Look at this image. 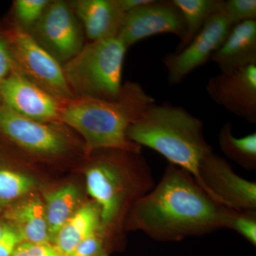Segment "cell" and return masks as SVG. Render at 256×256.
<instances>
[{
	"label": "cell",
	"instance_id": "obj_24",
	"mask_svg": "<svg viewBox=\"0 0 256 256\" xmlns=\"http://www.w3.org/2000/svg\"><path fill=\"white\" fill-rule=\"evenodd\" d=\"M114 250L100 230L84 239L68 256H109Z\"/></svg>",
	"mask_w": 256,
	"mask_h": 256
},
{
	"label": "cell",
	"instance_id": "obj_20",
	"mask_svg": "<svg viewBox=\"0 0 256 256\" xmlns=\"http://www.w3.org/2000/svg\"><path fill=\"white\" fill-rule=\"evenodd\" d=\"M218 140L224 156L244 169L250 171L256 170V132L236 138L234 136L232 122H226L218 132Z\"/></svg>",
	"mask_w": 256,
	"mask_h": 256
},
{
	"label": "cell",
	"instance_id": "obj_22",
	"mask_svg": "<svg viewBox=\"0 0 256 256\" xmlns=\"http://www.w3.org/2000/svg\"><path fill=\"white\" fill-rule=\"evenodd\" d=\"M224 228L234 230L256 246V210H238L228 208L224 220Z\"/></svg>",
	"mask_w": 256,
	"mask_h": 256
},
{
	"label": "cell",
	"instance_id": "obj_7",
	"mask_svg": "<svg viewBox=\"0 0 256 256\" xmlns=\"http://www.w3.org/2000/svg\"><path fill=\"white\" fill-rule=\"evenodd\" d=\"M62 122H45L16 114L0 101V133L34 156L58 158L69 154L73 141Z\"/></svg>",
	"mask_w": 256,
	"mask_h": 256
},
{
	"label": "cell",
	"instance_id": "obj_16",
	"mask_svg": "<svg viewBox=\"0 0 256 256\" xmlns=\"http://www.w3.org/2000/svg\"><path fill=\"white\" fill-rule=\"evenodd\" d=\"M6 223L18 232L23 242L52 244L43 200L26 196L4 210Z\"/></svg>",
	"mask_w": 256,
	"mask_h": 256
},
{
	"label": "cell",
	"instance_id": "obj_6",
	"mask_svg": "<svg viewBox=\"0 0 256 256\" xmlns=\"http://www.w3.org/2000/svg\"><path fill=\"white\" fill-rule=\"evenodd\" d=\"M3 35L9 46L14 68L20 74L62 102L76 98L66 78L63 65L28 32L15 25Z\"/></svg>",
	"mask_w": 256,
	"mask_h": 256
},
{
	"label": "cell",
	"instance_id": "obj_27",
	"mask_svg": "<svg viewBox=\"0 0 256 256\" xmlns=\"http://www.w3.org/2000/svg\"><path fill=\"white\" fill-rule=\"evenodd\" d=\"M4 223V234L0 238V256H12L22 240L13 227Z\"/></svg>",
	"mask_w": 256,
	"mask_h": 256
},
{
	"label": "cell",
	"instance_id": "obj_13",
	"mask_svg": "<svg viewBox=\"0 0 256 256\" xmlns=\"http://www.w3.org/2000/svg\"><path fill=\"white\" fill-rule=\"evenodd\" d=\"M206 92L212 100L228 112L256 124V65L212 77Z\"/></svg>",
	"mask_w": 256,
	"mask_h": 256
},
{
	"label": "cell",
	"instance_id": "obj_4",
	"mask_svg": "<svg viewBox=\"0 0 256 256\" xmlns=\"http://www.w3.org/2000/svg\"><path fill=\"white\" fill-rule=\"evenodd\" d=\"M204 130L201 120L181 106L154 102L130 126L127 137L141 148L146 146L159 153L170 164L188 172L206 192L200 178V166L214 152Z\"/></svg>",
	"mask_w": 256,
	"mask_h": 256
},
{
	"label": "cell",
	"instance_id": "obj_21",
	"mask_svg": "<svg viewBox=\"0 0 256 256\" xmlns=\"http://www.w3.org/2000/svg\"><path fill=\"white\" fill-rule=\"evenodd\" d=\"M36 188V180L30 174L0 165V210L30 196Z\"/></svg>",
	"mask_w": 256,
	"mask_h": 256
},
{
	"label": "cell",
	"instance_id": "obj_1",
	"mask_svg": "<svg viewBox=\"0 0 256 256\" xmlns=\"http://www.w3.org/2000/svg\"><path fill=\"white\" fill-rule=\"evenodd\" d=\"M227 210L192 175L169 163L159 182L130 210L124 228L156 242H180L223 228Z\"/></svg>",
	"mask_w": 256,
	"mask_h": 256
},
{
	"label": "cell",
	"instance_id": "obj_28",
	"mask_svg": "<svg viewBox=\"0 0 256 256\" xmlns=\"http://www.w3.org/2000/svg\"><path fill=\"white\" fill-rule=\"evenodd\" d=\"M14 65L6 38L0 34V86L11 74Z\"/></svg>",
	"mask_w": 256,
	"mask_h": 256
},
{
	"label": "cell",
	"instance_id": "obj_19",
	"mask_svg": "<svg viewBox=\"0 0 256 256\" xmlns=\"http://www.w3.org/2000/svg\"><path fill=\"white\" fill-rule=\"evenodd\" d=\"M182 15L185 31L174 53L191 43L212 14L223 8V0H172Z\"/></svg>",
	"mask_w": 256,
	"mask_h": 256
},
{
	"label": "cell",
	"instance_id": "obj_9",
	"mask_svg": "<svg viewBox=\"0 0 256 256\" xmlns=\"http://www.w3.org/2000/svg\"><path fill=\"white\" fill-rule=\"evenodd\" d=\"M233 26L222 8L207 20L201 31L186 48L178 53L165 56L162 63L168 70L170 85L180 84L193 70L210 60Z\"/></svg>",
	"mask_w": 256,
	"mask_h": 256
},
{
	"label": "cell",
	"instance_id": "obj_23",
	"mask_svg": "<svg viewBox=\"0 0 256 256\" xmlns=\"http://www.w3.org/2000/svg\"><path fill=\"white\" fill-rule=\"evenodd\" d=\"M50 0H16L14 13L20 28L30 32L40 21Z\"/></svg>",
	"mask_w": 256,
	"mask_h": 256
},
{
	"label": "cell",
	"instance_id": "obj_17",
	"mask_svg": "<svg viewBox=\"0 0 256 256\" xmlns=\"http://www.w3.org/2000/svg\"><path fill=\"white\" fill-rule=\"evenodd\" d=\"M100 230H102L100 208L94 201L87 202L64 224L56 235L53 245L64 256H68L84 239Z\"/></svg>",
	"mask_w": 256,
	"mask_h": 256
},
{
	"label": "cell",
	"instance_id": "obj_10",
	"mask_svg": "<svg viewBox=\"0 0 256 256\" xmlns=\"http://www.w3.org/2000/svg\"><path fill=\"white\" fill-rule=\"evenodd\" d=\"M200 178L207 194L234 210H256V183L242 178L224 158L212 153L202 162Z\"/></svg>",
	"mask_w": 256,
	"mask_h": 256
},
{
	"label": "cell",
	"instance_id": "obj_5",
	"mask_svg": "<svg viewBox=\"0 0 256 256\" xmlns=\"http://www.w3.org/2000/svg\"><path fill=\"white\" fill-rule=\"evenodd\" d=\"M128 50L118 37L92 42L63 64L64 74L76 98L112 100L119 97Z\"/></svg>",
	"mask_w": 256,
	"mask_h": 256
},
{
	"label": "cell",
	"instance_id": "obj_29",
	"mask_svg": "<svg viewBox=\"0 0 256 256\" xmlns=\"http://www.w3.org/2000/svg\"><path fill=\"white\" fill-rule=\"evenodd\" d=\"M154 0H118L121 9L124 13L138 9L144 5L151 4Z\"/></svg>",
	"mask_w": 256,
	"mask_h": 256
},
{
	"label": "cell",
	"instance_id": "obj_3",
	"mask_svg": "<svg viewBox=\"0 0 256 256\" xmlns=\"http://www.w3.org/2000/svg\"><path fill=\"white\" fill-rule=\"evenodd\" d=\"M154 102L140 84L127 82L116 100L76 97L64 102L60 122L82 136L86 156L100 150L141 153L142 148L128 140L127 131Z\"/></svg>",
	"mask_w": 256,
	"mask_h": 256
},
{
	"label": "cell",
	"instance_id": "obj_25",
	"mask_svg": "<svg viewBox=\"0 0 256 256\" xmlns=\"http://www.w3.org/2000/svg\"><path fill=\"white\" fill-rule=\"evenodd\" d=\"M223 10L233 26L249 20H256V0L224 1Z\"/></svg>",
	"mask_w": 256,
	"mask_h": 256
},
{
	"label": "cell",
	"instance_id": "obj_14",
	"mask_svg": "<svg viewBox=\"0 0 256 256\" xmlns=\"http://www.w3.org/2000/svg\"><path fill=\"white\" fill-rule=\"evenodd\" d=\"M70 3L90 42L117 37L126 14L118 0H76Z\"/></svg>",
	"mask_w": 256,
	"mask_h": 256
},
{
	"label": "cell",
	"instance_id": "obj_11",
	"mask_svg": "<svg viewBox=\"0 0 256 256\" xmlns=\"http://www.w3.org/2000/svg\"><path fill=\"white\" fill-rule=\"evenodd\" d=\"M182 15L172 1H156L124 14L118 38L128 48L148 37L169 33L180 40L184 34Z\"/></svg>",
	"mask_w": 256,
	"mask_h": 256
},
{
	"label": "cell",
	"instance_id": "obj_18",
	"mask_svg": "<svg viewBox=\"0 0 256 256\" xmlns=\"http://www.w3.org/2000/svg\"><path fill=\"white\" fill-rule=\"evenodd\" d=\"M44 204L52 244L56 235L79 208L80 192L76 185L68 184L44 195Z\"/></svg>",
	"mask_w": 256,
	"mask_h": 256
},
{
	"label": "cell",
	"instance_id": "obj_15",
	"mask_svg": "<svg viewBox=\"0 0 256 256\" xmlns=\"http://www.w3.org/2000/svg\"><path fill=\"white\" fill-rule=\"evenodd\" d=\"M210 60L216 64L220 73L224 74L256 65V20L234 26Z\"/></svg>",
	"mask_w": 256,
	"mask_h": 256
},
{
	"label": "cell",
	"instance_id": "obj_12",
	"mask_svg": "<svg viewBox=\"0 0 256 256\" xmlns=\"http://www.w3.org/2000/svg\"><path fill=\"white\" fill-rule=\"evenodd\" d=\"M0 101L28 118L45 122H60L64 102L30 82L13 69L0 86Z\"/></svg>",
	"mask_w": 256,
	"mask_h": 256
},
{
	"label": "cell",
	"instance_id": "obj_26",
	"mask_svg": "<svg viewBox=\"0 0 256 256\" xmlns=\"http://www.w3.org/2000/svg\"><path fill=\"white\" fill-rule=\"evenodd\" d=\"M12 256H65L53 244L21 242Z\"/></svg>",
	"mask_w": 256,
	"mask_h": 256
},
{
	"label": "cell",
	"instance_id": "obj_8",
	"mask_svg": "<svg viewBox=\"0 0 256 256\" xmlns=\"http://www.w3.org/2000/svg\"><path fill=\"white\" fill-rule=\"evenodd\" d=\"M28 33L62 65L84 46V30L70 2L50 1Z\"/></svg>",
	"mask_w": 256,
	"mask_h": 256
},
{
	"label": "cell",
	"instance_id": "obj_2",
	"mask_svg": "<svg viewBox=\"0 0 256 256\" xmlns=\"http://www.w3.org/2000/svg\"><path fill=\"white\" fill-rule=\"evenodd\" d=\"M92 154L95 158L85 170L86 185L100 208L104 234L114 250L130 210L156 184L141 153L100 150Z\"/></svg>",
	"mask_w": 256,
	"mask_h": 256
},
{
	"label": "cell",
	"instance_id": "obj_30",
	"mask_svg": "<svg viewBox=\"0 0 256 256\" xmlns=\"http://www.w3.org/2000/svg\"><path fill=\"white\" fill-rule=\"evenodd\" d=\"M5 229V223L4 222H2L0 220V238L2 236L3 234H4Z\"/></svg>",
	"mask_w": 256,
	"mask_h": 256
}]
</instances>
